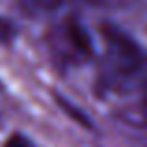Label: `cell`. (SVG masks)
Wrapping results in <instances>:
<instances>
[{"label":"cell","mask_w":147,"mask_h":147,"mask_svg":"<svg viewBox=\"0 0 147 147\" xmlns=\"http://www.w3.org/2000/svg\"><path fill=\"white\" fill-rule=\"evenodd\" d=\"M102 36L108 43V69L115 84H125L144 73L147 58L123 30L114 24H102Z\"/></svg>","instance_id":"1"},{"label":"cell","mask_w":147,"mask_h":147,"mask_svg":"<svg viewBox=\"0 0 147 147\" xmlns=\"http://www.w3.org/2000/svg\"><path fill=\"white\" fill-rule=\"evenodd\" d=\"M63 26H65L63 39H65V45L71 50L73 60L84 61L88 58H91V54H93V43H91V37L88 34V30L82 26V22L78 19H69Z\"/></svg>","instance_id":"2"},{"label":"cell","mask_w":147,"mask_h":147,"mask_svg":"<svg viewBox=\"0 0 147 147\" xmlns=\"http://www.w3.org/2000/svg\"><path fill=\"white\" fill-rule=\"evenodd\" d=\"M19 4L26 13L45 15V13H54L56 9H60L63 0H19Z\"/></svg>","instance_id":"3"},{"label":"cell","mask_w":147,"mask_h":147,"mask_svg":"<svg viewBox=\"0 0 147 147\" xmlns=\"http://www.w3.org/2000/svg\"><path fill=\"white\" fill-rule=\"evenodd\" d=\"M56 102H58V106L61 108V110L65 112V114H69V117H73L78 125H82V127H86V129H91L93 127V123L88 119V115L84 114L80 108H76L75 104L71 102L69 99H65V97H61V95H56Z\"/></svg>","instance_id":"4"},{"label":"cell","mask_w":147,"mask_h":147,"mask_svg":"<svg viewBox=\"0 0 147 147\" xmlns=\"http://www.w3.org/2000/svg\"><path fill=\"white\" fill-rule=\"evenodd\" d=\"M17 36V28L11 21H7L6 17H0V43L9 45Z\"/></svg>","instance_id":"5"},{"label":"cell","mask_w":147,"mask_h":147,"mask_svg":"<svg viewBox=\"0 0 147 147\" xmlns=\"http://www.w3.org/2000/svg\"><path fill=\"white\" fill-rule=\"evenodd\" d=\"M4 147H34V145L26 136H22V134H13L11 138L6 140Z\"/></svg>","instance_id":"6"},{"label":"cell","mask_w":147,"mask_h":147,"mask_svg":"<svg viewBox=\"0 0 147 147\" xmlns=\"http://www.w3.org/2000/svg\"><path fill=\"white\" fill-rule=\"evenodd\" d=\"M145 100H147V93H145Z\"/></svg>","instance_id":"7"}]
</instances>
